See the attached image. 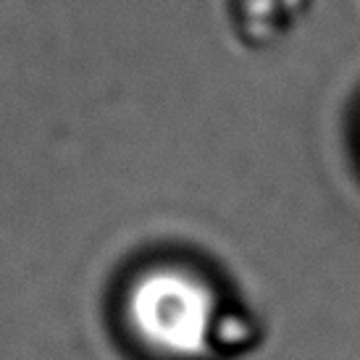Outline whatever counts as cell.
Segmentation results:
<instances>
[{"instance_id": "obj_1", "label": "cell", "mask_w": 360, "mask_h": 360, "mask_svg": "<svg viewBox=\"0 0 360 360\" xmlns=\"http://www.w3.org/2000/svg\"><path fill=\"white\" fill-rule=\"evenodd\" d=\"M124 316L131 334L169 360H202L219 337V295L184 266H153L127 290Z\"/></svg>"}]
</instances>
